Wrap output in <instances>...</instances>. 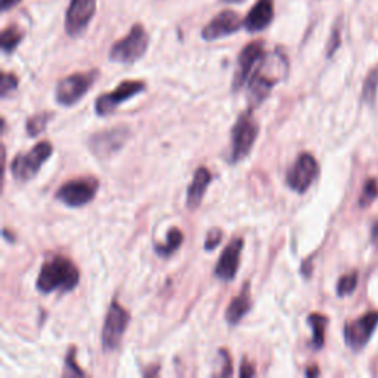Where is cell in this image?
Masks as SVG:
<instances>
[{"label": "cell", "instance_id": "8fae6325", "mask_svg": "<svg viewBox=\"0 0 378 378\" xmlns=\"http://www.w3.org/2000/svg\"><path fill=\"white\" fill-rule=\"evenodd\" d=\"M318 173L319 166L316 158L312 154L303 153L297 157L294 164L288 169L287 185L293 189V191L304 194L310 188V185H312L318 178Z\"/></svg>", "mask_w": 378, "mask_h": 378}, {"label": "cell", "instance_id": "7402d4cb", "mask_svg": "<svg viewBox=\"0 0 378 378\" xmlns=\"http://www.w3.org/2000/svg\"><path fill=\"white\" fill-rule=\"evenodd\" d=\"M24 38V31L18 25H9L2 31L0 36V45L5 53H10L15 50Z\"/></svg>", "mask_w": 378, "mask_h": 378}, {"label": "cell", "instance_id": "4dcf8cb0", "mask_svg": "<svg viewBox=\"0 0 378 378\" xmlns=\"http://www.w3.org/2000/svg\"><path fill=\"white\" fill-rule=\"evenodd\" d=\"M219 354H220V358L223 359V367H222L220 375H222V377H229V375H232V363H231V356H229L227 350L220 349V350H219Z\"/></svg>", "mask_w": 378, "mask_h": 378}, {"label": "cell", "instance_id": "e575fe53", "mask_svg": "<svg viewBox=\"0 0 378 378\" xmlns=\"http://www.w3.org/2000/svg\"><path fill=\"white\" fill-rule=\"evenodd\" d=\"M306 375H307V377H316V375H319V370H318L316 367L309 368V370L306 371Z\"/></svg>", "mask_w": 378, "mask_h": 378}, {"label": "cell", "instance_id": "7c38bea8", "mask_svg": "<svg viewBox=\"0 0 378 378\" xmlns=\"http://www.w3.org/2000/svg\"><path fill=\"white\" fill-rule=\"evenodd\" d=\"M130 136L127 126H115L98 133H93L88 141L89 150L97 157H108L120 151Z\"/></svg>", "mask_w": 378, "mask_h": 378}, {"label": "cell", "instance_id": "cb8c5ba5", "mask_svg": "<svg viewBox=\"0 0 378 378\" xmlns=\"http://www.w3.org/2000/svg\"><path fill=\"white\" fill-rule=\"evenodd\" d=\"M377 92H378V64L368 73L365 82H363L362 101L372 105L377 99Z\"/></svg>", "mask_w": 378, "mask_h": 378}, {"label": "cell", "instance_id": "5bb4252c", "mask_svg": "<svg viewBox=\"0 0 378 378\" xmlns=\"http://www.w3.org/2000/svg\"><path fill=\"white\" fill-rule=\"evenodd\" d=\"M377 327H378V312H368L352 322H347L344 326L346 344L350 349H354L355 352L362 350L371 340Z\"/></svg>", "mask_w": 378, "mask_h": 378}, {"label": "cell", "instance_id": "ba28073f", "mask_svg": "<svg viewBox=\"0 0 378 378\" xmlns=\"http://www.w3.org/2000/svg\"><path fill=\"white\" fill-rule=\"evenodd\" d=\"M98 188L99 182L94 178L73 179L58 188L55 198L69 207H82L94 198Z\"/></svg>", "mask_w": 378, "mask_h": 378}, {"label": "cell", "instance_id": "2e32d148", "mask_svg": "<svg viewBox=\"0 0 378 378\" xmlns=\"http://www.w3.org/2000/svg\"><path fill=\"white\" fill-rule=\"evenodd\" d=\"M242 248H244V239L239 237L234 238L231 242H229L226 248L222 251L218 263H216V267H214L216 278H219L220 281H225V282H229L235 278L238 267H239Z\"/></svg>", "mask_w": 378, "mask_h": 378}, {"label": "cell", "instance_id": "d4e9b609", "mask_svg": "<svg viewBox=\"0 0 378 378\" xmlns=\"http://www.w3.org/2000/svg\"><path fill=\"white\" fill-rule=\"evenodd\" d=\"M377 197H378V182L375 179H370L367 181L365 185H363L362 194L359 197V206L362 209L371 206Z\"/></svg>", "mask_w": 378, "mask_h": 378}, {"label": "cell", "instance_id": "9c48e42d", "mask_svg": "<svg viewBox=\"0 0 378 378\" xmlns=\"http://www.w3.org/2000/svg\"><path fill=\"white\" fill-rule=\"evenodd\" d=\"M146 89L145 82L142 80H125L121 82L113 92L102 93L94 102V111L99 117L113 114L117 108L126 102L127 99L136 97L141 92Z\"/></svg>", "mask_w": 378, "mask_h": 378}, {"label": "cell", "instance_id": "9a60e30c", "mask_svg": "<svg viewBox=\"0 0 378 378\" xmlns=\"http://www.w3.org/2000/svg\"><path fill=\"white\" fill-rule=\"evenodd\" d=\"M242 25H244V21L241 20L238 12L232 9H225L210 20V22L202 29L201 37L206 42H214V40L238 33Z\"/></svg>", "mask_w": 378, "mask_h": 378}, {"label": "cell", "instance_id": "ffe728a7", "mask_svg": "<svg viewBox=\"0 0 378 378\" xmlns=\"http://www.w3.org/2000/svg\"><path fill=\"white\" fill-rule=\"evenodd\" d=\"M307 323L314 331L312 347L319 350L326 343V330L328 326V318L322 314H310L307 318Z\"/></svg>", "mask_w": 378, "mask_h": 378}, {"label": "cell", "instance_id": "83f0119b", "mask_svg": "<svg viewBox=\"0 0 378 378\" xmlns=\"http://www.w3.org/2000/svg\"><path fill=\"white\" fill-rule=\"evenodd\" d=\"M65 375H78V377H85V371L80 370L78 365L76 363V347H71L69 350V354H66V358H65Z\"/></svg>", "mask_w": 378, "mask_h": 378}, {"label": "cell", "instance_id": "30bf717a", "mask_svg": "<svg viewBox=\"0 0 378 378\" xmlns=\"http://www.w3.org/2000/svg\"><path fill=\"white\" fill-rule=\"evenodd\" d=\"M266 55L265 52V42L263 40H254V42L246 45L239 52V57L237 61V69L232 78V90L238 92L244 85L247 80H250L255 66L263 59Z\"/></svg>", "mask_w": 378, "mask_h": 378}, {"label": "cell", "instance_id": "5b68a950", "mask_svg": "<svg viewBox=\"0 0 378 378\" xmlns=\"http://www.w3.org/2000/svg\"><path fill=\"white\" fill-rule=\"evenodd\" d=\"M52 153L53 146L48 141L38 142L30 151L20 153L10 163L12 176L20 182H27L33 179L38 173V170L42 169L45 161L50 158Z\"/></svg>", "mask_w": 378, "mask_h": 378}, {"label": "cell", "instance_id": "4fadbf2b", "mask_svg": "<svg viewBox=\"0 0 378 378\" xmlns=\"http://www.w3.org/2000/svg\"><path fill=\"white\" fill-rule=\"evenodd\" d=\"M94 13H97V0H70L64 22L66 34L70 37L82 36Z\"/></svg>", "mask_w": 378, "mask_h": 378}, {"label": "cell", "instance_id": "e0dca14e", "mask_svg": "<svg viewBox=\"0 0 378 378\" xmlns=\"http://www.w3.org/2000/svg\"><path fill=\"white\" fill-rule=\"evenodd\" d=\"M275 17L274 0H258L247 13L244 27L248 33H259L272 24Z\"/></svg>", "mask_w": 378, "mask_h": 378}, {"label": "cell", "instance_id": "1f68e13d", "mask_svg": "<svg viewBox=\"0 0 378 378\" xmlns=\"http://www.w3.org/2000/svg\"><path fill=\"white\" fill-rule=\"evenodd\" d=\"M253 375H255L253 363L248 362L247 359H244L241 363V368H239V377H253Z\"/></svg>", "mask_w": 378, "mask_h": 378}, {"label": "cell", "instance_id": "ac0fdd59", "mask_svg": "<svg viewBox=\"0 0 378 378\" xmlns=\"http://www.w3.org/2000/svg\"><path fill=\"white\" fill-rule=\"evenodd\" d=\"M210 182H211L210 170L207 167H198L194 173L191 185L188 186L186 192V207L189 210H195L200 207Z\"/></svg>", "mask_w": 378, "mask_h": 378}, {"label": "cell", "instance_id": "8992f818", "mask_svg": "<svg viewBox=\"0 0 378 378\" xmlns=\"http://www.w3.org/2000/svg\"><path fill=\"white\" fill-rule=\"evenodd\" d=\"M98 77V70L88 73H74L59 80L55 89V99L62 106H73L89 92L94 80Z\"/></svg>", "mask_w": 378, "mask_h": 378}, {"label": "cell", "instance_id": "d6a6232c", "mask_svg": "<svg viewBox=\"0 0 378 378\" xmlns=\"http://www.w3.org/2000/svg\"><path fill=\"white\" fill-rule=\"evenodd\" d=\"M21 2V0H2V10L6 12L12 8H15L18 4Z\"/></svg>", "mask_w": 378, "mask_h": 378}, {"label": "cell", "instance_id": "4316f807", "mask_svg": "<svg viewBox=\"0 0 378 378\" xmlns=\"http://www.w3.org/2000/svg\"><path fill=\"white\" fill-rule=\"evenodd\" d=\"M18 88V77L12 73H2V83H0V94L6 98L9 93L15 92Z\"/></svg>", "mask_w": 378, "mask_h": 378}, {"label": "cell", "instance_id": "44dd1931", "mask_svg": "<svg viewBox=\"0 0 378 378\" xmlns=\"http://www.w3.org/2000/svg\"><path fill=\"white\" fill-rule=\"evenodd\" d=\"M183 242V232L179 227H172L167 232V242L164 244H155V253L160 258H169L174 251L179 250Z\"/></svg>", "mask_w": 378, "mask_h": 378}, {"label": "cell", "instance_id": "d590c367", "mask_svg": "<svg viewBox=\"0 0 378 378\" xmlns=\"http://www.w3.org/2000/svg\"><path fill=\"white\" fill-rule=\"evenodd\" d=\"M222 2L229 4V5H237V4H242V2H246V0H222Z\"/></svg>", "mask_w": 378, "mask_h": 378}, {"label": "cell", "instance_id": "836d02e7", "mask_svg": "<svg viewBox=\"0 0 378 378\" xmlns=\"http://www.w3.org/2000/svg\"><path fill=\"white\" fill-rule=\"evenodd\" d=\"M371 241H372V244H375L378 247V222H375L372 225V229H371Z\"/></svg>", "mask_w": 378, "mask_h": 378}, {"label": "cell", "instance_id": "f1b7e54d", "mask_svg": "<svg viewBox=\"0 0 378 378\" xmlns=\"http://www.w3.org/2000/svg\"><path fill=\"white\" fill-rule=\"evenodd\" d=\"M222 238H223V234H222V229L220 227H213V229H210L207 237H206V241H204V248L207 251L216 248L222 242Z\"/></svg>", "mask_w": 378, "mask_h": 378}, {"label": "cell", "instance_id": "603a6c76", "mask_svg": "<svg viewBox=\"0 0 378 378\" xmlns=\"http://www.w3.org/2000/svg\"><path fill=\"white\" fill-rule=\"evenodd\" d=\"M52 117H53V113L50 111H42L29 117V120H27V123H25V129H27V133H29V136L30 138L38 136V134L46 129Z\"/></svg>", "mask_w": 378, "mask_h": 378}, {"label": "cell", "instance_id": "d6986e66", "mask_svg": "<svg viewBox=\"0 0 378 378\" xmlns=\"http://www.w3.org/2000/svg\"><path fill=\"white\" fill-rule=\"evenodd\" d=\"M251 309V295H250V282H246L244 287L241 288L239 294L235 295L232 302L229 303L225 318L229 326H237L244 318L248 310Z\"/></svg>", "mask_w": 378, "mask_h": 378}, {"label": "cell", "instance_id": "f546056e", "mask_svg": "<svg viewBox=\"0 0 378 378\" xmlns=\"http://www.w3.org/2000/svg\"><path fill=\"white\" fill-rule=\"evenodd\" d=\"M340 43H342L340 29H334V31H332V34H331V38H330L328 50H327V55H328V58H331V57L334 55V52L340 48Z\"/></svg>", "mask_w": 378, "mask_h": 378}, {"label": "cell", "instance_id": "7a4b0ae2", "mask_svg": "<svg viewBox=\"0 0 378 378\" xmlns=\"http://www.w3.org/2000/svg\"><path fill=\"white\" fill-rule=\"evenodd\" d=\"M80 272L77 266L64 255H55L46 260L40 269L36 287L42 294H50L55 290L69 293L77 287Z\"/></svg>", "mask_w": 378, "mask_h": 378}, {"label": "cell", "instance_id": "3957f363", "mask_svg": "<svg viewBox=\"0 0 378 378\" xmlns=\"http://www.w3.org/2000/svg\"><path fill=\"white\" fill-rule=\"evenodd\" d=\"M259 136V123L253 115V110L242 113L231 130V153L229 163H239L253 150L254 142Z\"/></svg>", "mask_w": 378, "mask_h": 378}, {"label": "cell", "instance_id": "52a82bcc", "mask_svg": "<svg viewBox=\"0 0 378 378\" xmlns=\"http://www.w3.org/2000/svg\"><path fill=\"white\" fill-rule=\"evenodd\" d=\"M130 315L127 310L118 302H113L108 307L102 328V347L105 352L115 350L123 340V335L127 330Z\"/></svg>", "mask_w": 378, "mask_h": 378}, {"label": "cell", "instance_id": "277c9868", "mask_svg": "<svg viewBox=\"0 0 378 378\" xmlns=\"http://www.w3.org/2000/svg\"><path fill=\"white\" fill-rule=\"evenodd\" d=\"M150 46V34L142 24H134L130 31L115 42L110 49V61L133 64L139 61Z\"/></svg>", "mask_w": 378, "mask_h": 378}, {"label": "cell", "instance_id": "6da1fadb", "mask_svg": "<svg viewBox=\"0 0 378 378\" xmlns=\"http://www.w3.org/2000/svg\"><path fill=\"white\" fill-rule=\"evenodd\" d=\"M287 73L288 61L282 52L275 50L266 53L248 80L250 110H254V108H258L265 99H267L272 89L281 80L286 78Z\"/></svg>", "mask_w": 378, "mask_h": 378}, {"label": "cell", "instance_id": "484cf974", "mask_svg": "<svg viewBox=\"0 0 378 378\" xmlns=\"http://www.w3.org/2000/svg\"><path fill=\"white\" fill-rule=\"evenodd\" d=\"M358 278L359 276H358L356 272L343 275L339 279V282H337V294H339L340 297L352 294L358 287Z\"/></svg>", "mask_w": 378, "mask_h": 378}]
</instances>
